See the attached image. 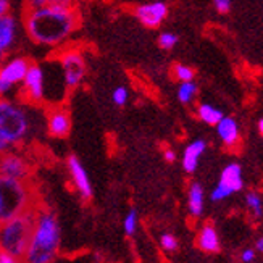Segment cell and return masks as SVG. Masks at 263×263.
Wrapping results in <instances>:
<instances>
[{
    "instance_id": "cell-1",
    "label": "cell",
    "mask_w": 263,
    "mask_h": 263,
    "mask_svg": "<svg viewBox=\"0 0 263 263\" xmlns=\"http://www.w3.org/2000/svg\"><path fill=\"white\" fill-rule=\"evenodd\" d=\"M26 36L41 47H63L79 28L76 10H59L50 5L28 8L23 16Z\"/></svg>"
},
{
    "instance_id": "cell-2",
    "label": "cell",
    "mask_w": 263,
    "mask_h": 263,
    "mask_svg": "<svg viewBox=\"0 0 263 263\" xmlns=\"http://www.w3.org/2000/svg\"><path fill=\"white\" fill-rule=\"evenodd\" d=\"M60 242L62 231L57 215L49 209L39 207L23 263H53L60 252Z\"/></svg>"
},
{
    "instance_id": "cell-3",
    "label": "cell",
    "mask_w": 263,
    "mask_h": 263,
    "mask_svg": "<svg viewBox=\"0 0 263 263\" xmlns=\"http://www.w3.org/2000/svg\"><path fill=\"white\" fill-rule=\"evenodd\" d=\"M39 207L37 192L31 181L0 176V223Z\"/></svg>"
},
{
    "instance_id": "cell-4",
    "label": "cell",
    "mask_w": 263,
    "mask_h": 263,
    "mask_svg": "<svg viewBox=\"0 0 263 263\" xmlns=\"http://www.w3.org/2000/svg\"><path fill=\"white\" fill-rule=\"evenodd\" d=\"M31 129L32 121L25 104L10 97H0V137L10 147H16L26 142Z\"/></svg>"
},
{
    "instance_id": "cell-5",
    "label": "cell",
    "mask_w": 263,
    "mask_h": 263,
    "mask_svg": "<svg viewBox=\"0 0 263 263\" xmlns=\"http://www.w3.org/2000/svg\"><path fill=\"white\" fill-rule=\"evenodd\" d=\"M36 215L37 209L0 223V252H7L20 260L25 258L36 223Z\"/></svg>"
},
{
    "instance_id": "cell-6",
    "label": "cell",
    "mask_w": 263,
    "mask_h": 263,
    "mask_svg": "<svg viewBox=\"0 0 263 263\" xmlns=\"http://www.w3.org/2000/svg\"><path fill=\"white\" fill-rule=\"evenodd\" d=\"M57 62L60 66L65 89L73 90L83 84L87 74V63L81 50L76 47L62 49L57 55Z\"/></svg>"
},
{
    "instance_id": "cell-7",
    "label": "cell",
    "mask_w": 263,
    "mask_h": 263,
    "mask_svg": "<svg viewBox=\"0 0 263 263\" xmlns=\"http://www.w3.org/2000/svg\"><path fill=\"white\" fill-rule=\"evenodd\" d=\"M45 90H47V74L44 66L31 63L25 81L20 86V102L28 105H41L45 100Z\"/></svg>"
},
{
    "instance_id": "cell-8",
    "label": "cell",
    "mask_w": 263,
    "mask_h": 263,
    "mask_svg": "<svg viewBox=\"0 0 263 263\" xmlns=\"http://www.w3.org/2000/svg\"><path fill=\"white\" fill-rule=\"evenodd\" d=\"M31 60L26 57H11L5 59L0 66V97H8L13 89L21 86L28 74Z\"/></svg>"
},
{
    "instance_id": "cell-9",
    "label": "cell",
    "mask_w": 263,
    "mask_h": 263,
    "mask_svg": "<svg viewBox=\"0 0 263 263\" xmlns=\"http://www.w3.org/2000/svg\"><path fill=\"white\" fill-rule=\"evenodd\" d=\"M242 187H244V179H242L241 165L230 163L223 168L218 184H216V187L212 191L210 197L213 202H220L226 197L233 196V194L239 192Z\"/></svg>"
},
{
    "instance_id": "cell-10",
    "label": "cell",
    "mask_w": 263,
    "mask_h": 263,
    "mask_svg": "<svg viewBox=\"0 0 263 263\" xmlns=\"http://www.w3.org/2000/svg\"><path fill=\"white\" fill-rule=\"evenodd\" d=\"M31 171V163L21 154L8 151L4 155H0V176L29 181Z\"/></svg>"
},
{
    "instance_id": "cell-11",
    "label": "cell",
    "mask_w": 263,
    "mask_h": 263,
    "mask_svg": "<svg viewBox=\"0 0 263 263\" xmlns=\"http://www.w3.org/2000/svg\"><path fill=\"white\" fill-rule=\"evenodd\" d=\"M134 16L142 26L148 29H157L163 25L168 16V5L162 2V0L141 4L134 8Z\"/></svg>"
},
{
    "instance_id": "cell-12",
    "label": "cell",
    "mask_w": 263,
    "mask_h": 263,
    "mask_svg": "<svg viewBox=\"0 0 263 263\" xmlns=\"http://www.w3.org/2000/svg\"><path fill=\"white\" fill-rule=\"evenodd\" d=\"M45 126L50 137L65 139L71 133V117L65 107H50L45 115Z\"/></svg>"
},
{
    "instance_id": "cell-13",
    "label": "cell",
    "mask_w": 263,
    "mask_h": 263,
    "mask_svg": "<svg viewBox=\"0 0 263 263\" xmlns=\"http://www.w3.org/2000/svg\"><path fill=\"white\" fill-rule=\"evenodd\" d=\"M66 168H68V173H70L74 189L79 192V196H81L84 200H89L92 197V186H90L87 171L84 170L81 160H79L76 155H70L66 158Z\"/></svg>"
},
{
    "instance_id": "cell-14",
    "label": "cell",
    "mask_w": 263,
    "mask_h": 263,
    "mask_svg": "<svg viewBox=\"0 0 263 263\" xmlns=\"http://www.w3.org/2000/svg\"><path fill=\"white\" fill-rule=\"evenodd\" d=\"M18 20L11 15H2L0 16V50L8 53L18 39Z\"/></svg>"
},
{
    "instance_id": "cell-15",
    "label": "cell",
    "mask_w": 263,
    "mask_h": 263,
    "mask_svg": "<svg viewBox=\"0 0 263 263\" xmlns=\"http://www.w3.org/2000/svg\"><path fill=\"white\" fill-rule=\"evenodd\" d=\"M207 151V142L203 139H196L192 141L182 152V168L187 173H194L199 166V160L203 155V152Z\"/></svg>"
},
{
    "instance_id": "cell-16",
    "label": "cell",
    "mask_w": 263,
    "mask_h": 263,
    "mask_svg": "<svg viewBox=\"0 0 263 263\" xmlns=\"http://www.w3.org/2000/svg\"><path fill=\"white\" fill-rule=\"evenodd\" d=\"M216 133H218V137L226 147L237 145L239 139H241L239 124L233 117H223V120L216 124Z\"/></svg>"
},
{
    "instance_id": "cell-17",
    "label": "cell",
    "mask_w": 263,
    "mask_h": 263,
    "mask_svg": "<svg viewBox=\"0 0 263 263\" xmlns=\"http://www.w3.org/2000/svg\"><path fill=\"white\" fill-rule=\"evenodd\" d=\"M197 246L205 252H218L220 250V237L212 224H205L200 230L197 236Z\"/></svg>"
},
{
    "instance_id": "cell-18",
    "label": "cell",
    "mask_w": 263,
    "mask_h": 263,
    "mask_svg": "<svg viewBox=\"0 0 263 263\" xmlns=\"http://www.w3.org/2000/svg\"><path fill=\"white\" fill-rule=\"evenodd\" d=\"M189 212L192 216H200L203 212V189L199 182H192L189 187Z\"/></svg>"
},
{
    "instance_id": "cell-19",
    "label": "cell",
    "mask_w": 263,
    "mask_h": 263,
    "mask_svg": "<svg viewBox=\"0 0 263 263\" xmlns=\"http://www.w3.org/2000/svg\"><path fill=\"white\" fill-rule=\"evenodd\" d=\"M197 115L203 123L210 124V126H216V124H218L224 117L220 108H216L210 104H200L197 107Z\"/></svg>"
},
{
    "instance_id": "cell-20",
    "label": "cell",
    "mask_w": 263,
    "mask_h": 263,
    "mask_svg": "<svg viewBox=\"0 0 263 263\" xmlns=\"http://www.w3.org/2000/svg\"><path fill=\"white\" fill-rule=\"evenodd\" d=\"M199 92V86L194 83V81H187V83H181L179 87H178V100L181 104H191V102L196 99Z\"/></svg>"
},
{
    "instance_id": "cell-21",
    "label": "cell",
    "mask_w": 263,
    "mask_h": 263,
    "mask_svg": "<svg viewBox=\"0 0 263 263\" xmlns=\"http://www.w3.org/2000/svg\"><path fill=\"white\" fill-rule=\"evenodd\" d=\"M246 203H247L249 210L252 212L254 216H257V218H260L263 215V202L257 192H249L246 196Z\"/></svg>"
},
{
    "instance_id": "cell-22",
    "label": "cell",
    "mask_w": 263,
    "mask_h": 263,
    "mask_svg": "<svg viewBox=\"0 0 263 263\" xmlns=\"http://www.w3.org/2000/svg\"><path fill=\"white\" fill-rule=\"evenodd\" d=\"M173 74L178 81L181 83H187V81H194V76H196V71L192 70L191 66L182 65V63H176L173 66Z\"/></svg>"
},
{
    "instance_id": "cell-23",
    "label": "cell",
    "mask_w": 263,
    "mask_h": 263,
    "mask_svg": "<svg viewBox=\"0 0 263 263\" xmlns=\"http://www.w3.org/2000/svg\"><path fill=\"white\" fill-rule=\"evenodd\" d=\"M179 42V37L176 36L175 32H170V31H163L162 34L158 36V47L163 49V50H171L175 49V45Z\"/></svg>"
},
{
    "instance_id": "cell-24",
    "label": "cell",
    "mask_w": 263,
    "mask_h": 263,
    "mask_svg": "<svg viewBox=\"0 0 263 263\" xmlns=\"http://www.w3.org/2000/svg\"><path fill=\"white\" fill-rule=\"evenodd\" d=\"M128 99H129V90H128V87H124V86L115 87V90L111 92L113 104L118 105V107H124V105H126L128 104Z\"/></svg>"
},
{
    "instance_id": "cell-25",
    "label": "cell",
    "mask_w": 263,
    "mask_h": 263,
    "mask_svg": "<svg viewBox=\"0 0 263 263\" xmlns=\"http://www.w3.org/2000/svg\"><path fill=\"white\" fill-rule=\"evenodd\" d=\"M123 228H124V233L126 236H133L137 230V212L133 209L129 210V213L126 215V218L123 221Z\"/></svg>"
},
{
    "instance_id": "cell-26",
    "label": "cell",
    "mask_w": 263,
    "mask_h": 263,
    "mask_svg": "<svg viewBox=\"0 0 263 263\" xmlns=\"http://www.w3.org/2000/svg\"><path fill=\"white\" fill-rule=\"evenodd\" d=\"M160 246H162L166 252H173L178 249V239L173 234H162L160 237Z\"/></svg>"
},
{
    "instance_id": "cell-27",
    "label": "cell",
    "mask_w": 263,
    "mask_h": 263,
    "mask_svg": "<svg viewBox=\"0 0 263 263\" xmlns=\"http://www.w3.org/2000/svg\"><path fill=\"white\" fill-rule=\"evenodd\" d=\"M47 5L59 10H76V0H49Z\"/></svg>"
},
{
    "instance_id": "cell-28",
    "label": "cell",
    "mask_w": 263,
    "mask_h": 263,
    "mask_svg": "<svg viewBox=\"0 0 263 263\" xmlns=\"http://www.w3.org/2000/svg\"><path fill=\"white\" fill-rule=\"evenodd\" d=\"M213 7L221 15L230 13V10L233 7V0H213Z\"/></svg>"
},
{
    "instance_id": "cell-29",
    "label": "cell",
    "mask_w": 263,
    "mask_h": 263,
    "mask_svg": "<svg viewBox=\"0 0 263 263\" xmlns=\"http://www.w3.org/2000/svg\"><path fill=\"white\" fill-rule=\"evenodd\" d=\"M0 263H23V260L10 255L7 252H0Z\"/></svg>"
},
{
    "instance_id": "cell-30",
    "label": "cell",
    "mask_w": 263,
    "mask_h": 263,
    "mask_svg": "<svg viewBox=\"0 0 263 263\" xmlns=\"http://www.w3.org/2000/svg\"><path fill=\"white\" fill-rule=\"evenodd\" d=\"M254 258H255V252H254L252 249H246L244 252H242V255H241V260L246 261V263L254 261Z\"/></svg>"
},
{
    "instance_id": "cell-31",
    "label": "cell",
    "mask_w": 263,
    "mask_h": 263,
    "mask_svg": "<svg viewBox=\"0 0 263 263\" xmlns=\"http://www.w3.org/2000/svg\"><path fill=\"white\" fill-rule=\"evenodd\" d=\"M49 0H26V7L28 8H34V7H42L47 5Z\"/></svg>"
},
{
    "instance_id": "cell-32",
    "label": "cell",
    "mask_w": 263,
    "mask_h": 263,
    "mask_svg": "<svg viewBox=\"0 0 263 263\" xmlns=\"http://www.w3.org/2000/svg\"><path fill=\"white\" fill-rule=\"evenodd\" d=\"M10 13V0H0V16Z\"/></svg>"
},
{
    "instance_id": "cell-33",
    "label": "cell",
    "mask_w": 263,
    "mask_h": 263,
    "mask_svg": "<svg viewBox=\"0 0 263 263\" xmlns=\"http://www.w3.org/2000/svg\"><path fill=\"white\" fill-rule=\"evenodd\" d=\"M163 158L166 160L168 163L175 162V160H176V154H175V151H171V148H166V151L163 152Z\"/></svg>"
},
{
    "instance_id": "cell-34",
    "label": "cell",
    "mask_w": 263,
    "mask_h": 263,
    "mask_svg": "<svg viewBox=\"0 0 263 263\" xmlns=\"http://www.w3.org/2000/svg\"><path fill=\"white\" fill-rule=\"evenodd\" d=\"M10 148H11V147H10V145L2 139V137H0V155H4L5 152H8Z\"/></svg>"
},
{
    "instance_id": "cell-35",
    "label": "cell",
    "mask_w": 263,
    "mask_h": 263,
    "mask_svg": "<svg viewBox=\"0 0 263 263\" xmlns=\"http://www.w3.org/2000/svg\"><path fill=\"white\" fill-rule=\"evenodd\" d=\"M255 247H257V250H258V252H263V237L257 239V242H255Z\"/></svg>"
},
{
    "instance_id": "cell-36",
    "label": "cell",
    "mask_w": 263,
    "mask_h": 263,
    "mask_svg": "<svg viewBox=\"0 0 263 263\" xmlns=\"http://www.w3.org/2000/svg\"><path fill=\"white\" fill-rule=\"evenodd\" d=\"M5 57H7V53L0 50V66H2V63L5 62Z\"/></svg>"
},
{
    "instance_id": "cell-37",
    "label": "cell",
    "mask_w": 263,
    "mask_h": 263,
    "mask_svg": "<svg viewBox=\"0 0 263 263\" xmlns=\"http://www.w3.org/2000/svg\"><path fill=\"white\" fill-rule=\"evenodd\" d=\"M258 129H260V134L263 136V118L258 121Z\"/></svg>"
}]
</instances>
